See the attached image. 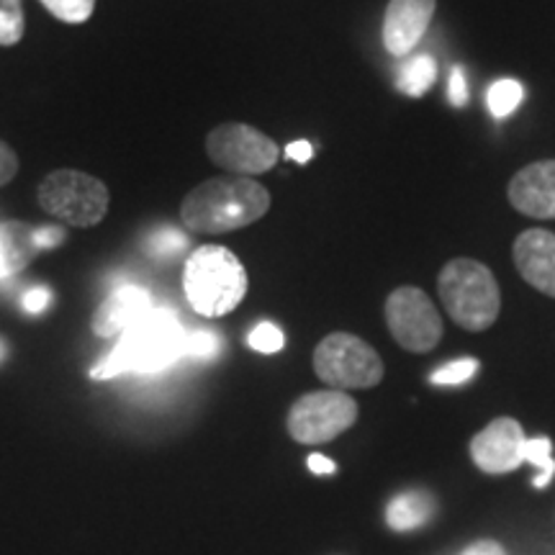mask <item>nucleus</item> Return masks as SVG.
Here are the masks:
<instances>
[{
  "instance_id": "1",
  "label": "nucleus",
  "mask_w": 555,
  "mask_h": 555,
  "mask_svg": "<svg viewBox=\"0 0 555 555\" xmlns=\"http://www.w3.org/2000/svg\"><path fill=\"white\" fill-rule=\"evenodd\" d=\"M270 193L255 178L224 176L196 185L180 204V219L196 234H227L262 219Z\"/></svg>"
},
{
  "instance_id": "2",
  "label": "nucleus",
  "mask_w": 555,
  "mask_h": 555,
  "mask_svg": "<svg viewBox=\"0 0 555 555\" xmlns=\"http://www.w3.org/2000/svg\"><path fill=\"white\" fill-rule=\"evenodd\" d=\"M185 330L170 309H152L129 327L114 350L90 371V378L108 380L124 373H159L183 358Z\"/></svg>"
},
{
  "instance_id": "3",
  "label": "nucleus",
  "mask_w": 555,
  "mask_h": 555,
  "mask_svg": "<svg viewBox=\"0 0 555 555\" xmlns=\"http://www.w3.org/2000/svg\"><path fill=\"white\" fill-rule=\"evenodd\" d=\"M247 270L232 249L221 245H204L183 268V291L191 309L201 317L217 319L234 311L247 296Z\"/></svg>"
},
{
  "instance_id": "4",
  "label": "nucleus",
  "mask_w": 555,
  "mask_h": 555,
  "mask_svg": "<svg viewBox=\"0 0 555 555\" xmlns=\"http://www.w3.org/2000/svg\"><path fill=\"white\" fill-rule=\"evenodd\" d=\"M437 291L450 319L468 332L489 330L502 309L494 273L470 258L450 260L437 275Z\"/></svg>"
},
{
  "instance_id": "5",
  "label": "nucleus",
  "mask_w": 555,
  "mask_h": 555,
  "mask_svg": "<svg viewBox=\"0 0 555 555\" xmlns=\"http://www.w3.org/2000/svg\"><path fill=\"white\" fill-rule=\"evenodd\" d=\"M39 206L67 227H95L108 214V189L80 170H54L39 183Z\"/></svg>"
},
{
  "instance_id": "6",
  "label": "nucleus",
  "mask_w": 555,
  "mask_h": 555,
  "mask_svg": "<svg viewBox=\"0 0 555 555\" xmlns=\"http://www.w3.org/2000/svg\"><path fill=\"white\" fill-rule=\"evenodd\" d=\"M314 371L335 391L373 388L384 378V360L360 337L335 332L317 345Z\"/></svg>"
},
{
  "instance_id": "7",
  "label": "nucleus",
  "mask_w": 555,
  "mask_h": 555,
  "mask_svg": "<svg viewBox=\"0 0 555 555\" xmlns=\"http://www.w3.org/2000/svg\"><path fill=\"white\" fill-rule=\"evenodd\" d=\"M206 152L217 168L240 178L262 176L281 159L273 139L249 124H221L206 137Z\"/></svg>"
},
{
  "instance_id": "8",
  "label": "nucleus",
  "mask_w": 555,
  "mask_h": 555,
  "mask_svg": "<svg viewBox=\"0 0 555 555\" xmlns=\"http://www.w3.org/2000/svg\"><path fill=\"white\" fill-rule=\"evenodd\" d=\"M358 404L350 393L335 391H314L307 393L291 406L288 412V433L301 446H322V442L335 440L356 425Z\"/></svg>"
},
{
  "instance_id": "9",
  "label": "nucleus",
  "mask_w": 555,
  "mask_h": 555,
  "mask_svg": "<svg viewBox=\"0 0 555 555\" xmlns=\"http://www.w3.org/2000/svg\"><path fill=\"white\" fill-rule=\"evenodd\" d=\"M386 324L409 352H429L442 339V319L422 288L401 286L386 298Z\"/></svg>"
},
{
  "instance_id": "10",
  "label": "nucleus",
  "mask_w": 555,
  "mask_h": 555,
  "mask_svg": "<svg viewBox=\"0 0 555 555\" xmlns=\"http://www.w3.org/2000/svg\"><path fill=\"white\" fill-rule=\"evenodd\" d=\"M525 446L527 437L522 425L512 416H502L470 440V457L483 474H509L525 463Z\"/></svg>"
},
{
  "instance_id": "11",
  "label": "nucleus",
  "mask_w": 555,
  "mask_h": 555,
  "mask_svg": "<svg viewBox=\"0 0 555 555\" xmlns=\"http://www.w3.org/2000/svg\"><path fill=\"white\" fill-rule=\"evenodd\" d=\"M437 0H391L384 16V47L391 57H409L433 24Z\"/></svg>"
},
{
  "instance_id": "12",
  "label": "nucleus",
  "mask_w": 555,
  "mask_h": 555,
  "mask_svg": "<svg viewBox=\"0 0 555 555\" xmlns=\"http://www.w3.org/2000/svg\"><path fill=\"white\" fill-rule=\"evenodd\" d=\"M509 204L532 219H555V159L532 163L509 180Z\"/></svg>"
},
{
  "instance_id": "13",
  "label": "nucleus",
  "mask_w": 555,
  "mask_h": 555,
  "mask_svg": "<svg viewBox=\"0 0 555 555\" xmlns=\"http://www.w3.org/2000/svg\"><path fill=\"white\" fill-rule=\"evenodd\" d=\"M515 266L519 275L540 294L555 298V234L547 229H527L515 240Z\"/></svg>"
},
{
  "instance_id": "14",
  "label": "nucleus",
  "mask_w": 555,
  "mask_h": 555,
  "mask_svg": "<svg viewBox=\"0 0 555 555\" xmlns=\"http://www.w3.org/2000/svg\"><path fill=\"white\" fill-rule=\"evenodd\" d=\"M152 307V296L142 286H121L111 294L106 301L95 309L93 332L103 339L121 337L129 327H134L142 317H147Z\"/></svg>"
},
{
  "instance_id": "15",
  "label": "nucleus",
  "mask_w": 555,
  "mask_h": 555,
  "mask_svg": "<svg viewBox=\"0 0 555 555\" xmlns=\"http://www.w3.org/2000/svg\"><path fill=\"white\" fill-rule=\"evenodd\" d=\"M0 249H3V260L9 275H16L34 260L39 253L37 245V229L24 224V221H9L0 224Z\"/></svg>"
},
{
  "instance_id": "16",
  "label": "nucleus",
  "mask_w": 555,
  "mask_h": 555,
  "mask_svg": "<svg viewBox=\"0 0 555 555\" xmlns=\"http://www.w3.org/2000/svg\"><path fill=\"white\" fill-rule=\"evenodd\" d=\"M433 509L435 502L427 491H404V494H399L388 504L386 522L397 532H409L425 525L433 517Z\"/></svg>"
},
{
  "instance_id": "17",
  "label": "nucleus",
  "mask_w": 555,
  "mask_h": 555,
  "mask_svg": "<svg viewBox=\"0 0 555 555\" xmlns=\"http://www.w3.org/2000/svg\"><path fill=\"white\" fill-rule=\"evenodd\" d=\"M437 80V60L429 52H420V54H409L404 60V65L399 67V78H397V88L404 95H412V99H422L433 82Z\"/></svg>"
},
{
  "instance_id": "18",
  "label": "nucleus",
  "mask_w": 555,
  "mask_h": 555,
  "mask_svg": "<svg viewBox=\"0 0 555 555\" xmlns=\"http://www.w3.org/2000/svg\"><path fill=\"white\" fill-rule=\"evenodd\" d=\"M522 99H525L522 82L515 78H502L489 88L486 103H489V111L494 119H506V116L515 114V111L519 108Z\"/></svg>"
},
{
  "instance_id": "19",
  "label": "nucleus",
  "mask_w": 555,
  "mask_h": 555,
  "mask_svg": "<svg viewBox=\"0 0 555 555\" xmlns=\"http://www.w3.org/2000/svg\"><path fill=\"white\" fill-rule=\"evenodd\" d=\"M525 463H532L540 474L532 478L535 489H545L555 476V461H553V442L547 437H535V440H527L525 446Z\"/></svg>"
},
{
  "instance_id": "20",
  "label": "nucleus",
  "mask_w": 555,
  "mask_h": 555,
  "mask_svg": "<svg viewBox=\"0 0 555 555\" xmlns=\"http://www.w3.org/2000/svg\"><path fill=\"white\" fill-rule=\"evenodd\" d=\"M185 247H189V237L172 227L157 229V232L147 240V253L157 260L178 258V255L185 253Z\"/></svg>"
},
{
  "instance_id": "21",
  "label": "nucleus",
  "mask_w": 555,
  "mask_h": 555,
  "mask_svg": "<svg viewBox=\"0 0 555 555\" xmlns=\"http://www.w3.org/2000/svg\"><path fill=\"white\" fill-rule=\"evenodd\" d=\"M21 37H24L21 0H0V47L18 44Z\"/></svg>"
},
{
  "instance_id": "22",
  "label": "nucleus",
  "mask_w": 555,
  "mask_h": 555,
  "mask_svg": "<svg viewBox=\"0 0 555 555\" xmlns=\"http://www.w3.org/2000/svg\"><path fill=\"white\" fill-rule=\"evenodd\" d=\"M478 373V360L476 358H461L453 360V363L440 365L437 371L429 376V384L435 386H461L470 380Z\"/></svg>"
},
{
  "instance_id": "23",
  "label": "nucleus",
  "mask_w": 555,
  "mask_h": 555,
  "mask_svg": "<svg viewBox=\"0 0 555 555\" xmlns=\"http://www.w3.org/2000/svg\"><path fill=\"white\" fill-rule=\"evenodd\" d=\"M41 5L65 24H86L93 16L95 0H41Z\"/></svg>"
},
{
  "instance_id": "24",
  "label": "nucleus",
  "mask_w": 555,
  "mask_h": 555,
  "mask_svg": "<svg viewBox=\"0 0 555 555\" xmlns=\"http://www.w3.org/2000/svg\"><path fill=\"white\" fill-rule=\"evenodd\" d=\"M221 350V339L217 332L211 330H196L185 332L183 343V358H196V360H211L217 358Z\"/></svg>"
},
{
  "instance_id": "25",
  "label": "nucleus",
  "mask_w": 555,
  "mask_h": 555,
  "mask_svg": "<svg viewBox=\"0 0 555 555\" xmlns=\"http://www.w3.org/2000/svg\"><path fill=\"white\" fill-rule=\"evenodd\" d=\"M247 345L253 347L255 352H262V356H273V352L283 350L286 337H283L281 327H275L273 322H260L258 327L247 335Z\"/></svg>"
},
{
  "instance_id": "26",
  "label": "nucleus",
  "mask_w": 555,
  "mask_h": 555,
  "mask_svg": "<svg viewBox=\"0 0 555 555\" xmlns=\"http://www.w3.org/2000/svg\"><path fill=\"white\" fill-rule=\"evenodd\" d=\"M448 101L453 103L455 108H463L468 103V80H466V73H463L461 65H455L453 69H450Z\"/></svg>"
},
{
  "instance_id": "27",
  "label": "nucleus",
  "mask_w": 555,
  "mask_h": 555,
  "mask_svg": "<svg viewBox=\"0 0 555 555\" xmlns=\"http://www.w3.org/2000/svg\"><path fill=\"white\" fill-rule=\"evenodd\" d=\"M50 301H52L50 288L37 286L26 291L24 298H21V307H24V311H29V314H41V311L50 307Z\"/></svg>"
},
{
  "instance_id": "28",
  "label": "nucleus",
  "mask_w": 555,
  "mask_h": 555,
  "mask_svg": "<svg viewBox=\"0 0 555 555\" xmlns=\"http://www.w3.org/2000/svg\"><path fill=\"white\" fill-rule=\"evenodd\" d=\"M18 172V155L0 139V185L11 183Z\"/></svg>"
},
{
  "instance_id": "29",
  "label": "nucleus",
  "mask_w": 555,
  "mask_h": 555,
  "mask_svg": "<svg viewBox=\"0 0 555 555\" xmlns=\"http://www.w3.org/2000/svg\"><path fill=\"white\" fill-rule=\"evenodd\" d=\"M62 242H65V229H60V227H41V229H37V245H39V249L60 247Z\"/></svg>"
},
{
  "instance_id": "30",
  "label": "nucleus",
  "mask_w": 555,
  "mask_h": 555,
  "mask_svg": "<svg viewBox=\"0 0 555 555\" xmlns=\"http://www.w3.org/2000/svg\"><path fill=\"white\" fill-rule=\"evenodd\" d=\"M311 155H314V147H311L307 139H296V142H291L286 147V157H291L298 165H307Z\"/></svg>"
},
{
  "instance_id": "31",
  "label": "nucleus",
  "mask_w": 555,
  "mask_h": 555,
  "mask_svg": "<svg viewBox=\"0 0 555 555\" xmlns=\"http://www.w3.org/2000/svg\"><path fill=\"white\" fill-rule=\"evenodd\" d=\"M307 463H309V470H314L317 476H330V474H335V470H337L335 461H330V457H324V455H319V453L309 455Z\"/></svg>"
},
{
  "instance_id": "32",
  "label": "nucleus",
  "mask_w": 555,
  "mask_h": 555,
  "mask_svg": "<svg viewBox=\"0 0 555 555\" xmlns=\"http://www.w3.org/2000/svg\"><path fill=\"white\" fill-rule=\"evenodd\" d=\"M463 555H506V553H504L502 545L494 543V540H483V543L470 545Z\"/></svg>"
},
{
  "instance_id": "33",
  "label": "nucleus",
  "mask_w": 555,
  "mask_h": 555,
  "mask_svg": "<svg viewBox=\"0 0 555 555\" xmlns=\"http://www.w3.org/2000/svg\"><path fill=\"white\" fill-rule=\"evenodd\" d=\"M0 278H9V270H5V260H3V249H0Z\"/></svg>"
},
{
  "instance_id": "34",
  "label": "nucleus",
  "mask_w": 555,
  "mask_h": 555,
  "mask_svg": "<svg viewBox=\"0 0 555 555\" xmlns=\"http://www.w3.org/2000/svg\"><path fill=\"white\" fill-rule=\"evenodd\" d=\"M0 358H3V345H0Z\"/></svg>"
}]
</instances>
